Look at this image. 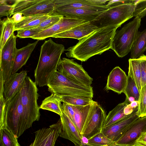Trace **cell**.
Listing matches in <instances>:
<instances>
[{
  "label": "cell",
  "instance_id": "37",
  "mask_svg": "<svg viewBox=\"0 0 146 146\" xmlns=\"http://www.w3.org/2000/svg\"><path fill=\"white\" fill-rule=\"evenodd\" d=\"M146 16V0H137L133 13V17L141 19Z\"/></svg>",
  "mask_w": 146,
  "mask_h": 146
},
{
  "label": "cell",
  "instance_id": "42",
  "mask_svg": "<svg viewBox=\"0 0 146 146\" xmlns=\"http://www.w3.org/2000/svg\"><path fill=\"white\" fill-rule=\"evenodd\" d=\"M14 8V5L7 4L0 5V17L6 16L9 17L11 14Z\"/></svg>",
  "mask_w": 146,
  "mask_h": 146
},
{
  "label": "cell",
  "instance_id": "50",
  "mask_svg": "<svg viewBox=\"0 0 146 146\" xmlns=\"http://www.w3.org/2000/svg\"><path fill=\"white\" fill-rule=\"evenodd\" d=\"M81 146H93L88 143H82Z\"/></svg>",
  "mask_w": 146,
  "mask_h": 146
},
{
  "label": "cell",
  "instance_id": "5",
  "mask_svg": "<svg viewBox=\"0 0 146 146\" xmlns=\"http://www.w3.org/2000/svg\"><path fill=\"white\" fill-rule=\"evenodd\" d=\"M141 21V19L135 17L120 30L116 31L111 49L119 57H123L131 52L136 40Z\"/></svg>",
  "mask_w": 146,
  "mask_h": 146
},
{
  "label": "cell",
  "instance_id": "49",
  "mask_svg": "<svg viewBox=\"0 0 146 146\" xmlns=\"http://www.w3.org/2000/svg\"><path fill=\"white\" fill-rule=\"evenodd\" d=\"M133 146H146V145L142 144L139 143H134Z\"/></svg>",
  "mask_w": 146,
  "mask_h": 146
},
{
  "label": "cell",
  "instance_id": "3",
  "mask_svg": "<svg viewBox=\"0 0 146 146\" xmlns=\"http://www.w3.org/2000/svg\"><path fill=\"white\" fill-rule=\"evenodd\" d=\"M47 86L51 94L60 96L78 95L93 98L92 86H86L76 83L67 78L58 71L54 72L49 80Z\"/></svg>",
  "mask_w": 146,
  "mask_h": 146
},
{
  "label": "cell",
  "instance_id": "30",
  "mask_svg": "<svg viewBox=\"0 0 146 146\" xmlns=\"http://www.w3.org/2000/svg\"><path fill=\"white\" fill-rule=\"evenodd\" d=\"M60 97L62 102L75 106H86L93 104L95 102L91 98L78 95L64 96Z\"/></svg>",
  "mask_w": 146,
  "mask_h": 146
},
{
  "label": "cell",
  "instance_id": "44",
  "mask_svg": "<svg viewBox=\"0 0 146 146\" xmlns=\"http://www.w3.org/2000/svg\"><path fill=\"white\" fill-rule=\"evenodd\" d=\"M21 13H17L14 14L11 18L13 19L15 24L19 23L22 21L24 19L25 16H23Z\"/></svg>",
  "mask_w": 146,
  "mask_h": 146
},
{
  "label": "cell",
  "instance_id": "45",
  "mask_svg": "<svg viewBox=\"0 0 146 146\" xmlns=\"http://www.w3.org/2000/svg\"><path fill=\"white\" fill-rule=\"evenodd\" d=\"M139 143L146 145V130L141 133L135 141L134 143Z\"/></svg>",
  "mask_w": 146,
  "mask_h": 146
},
{
  "label": "cell",
  "instance_id": "46",
  "mask_svg": "<svg viewBox=\"0 0 146 146\" xmlns=\"http://www.w3.org/2000/svg\"><path fill=\"white\" fill-rule=\"evenodd\" d=\"M136 109H133L128 104L124 108V113L126 115H128L131 114Z\"/></svg>",
  "mask_w": 146,
  "mask_h": 146
},
{
  "label": "cell",
  "instance_id": "40",
  "mask_svg": "<svg viewBox=\"0 0 146 146\" xmlns=\"http://www.w3.org/2000/svg\"><path fill=\"white\" fill-rule=\"evenodd\" d=\"M62 111L74 123V106L63 102L61 104Z\"/></svg>",
  "mask_w": 146,
  "mask_h": 146
},
{
  "label": "cell",
  "instance_id": "15",
  "mask_svg": "<svg viewBox=\"0 0 146 146\" xmlns=\"http://www.w3.org/2000/svg\"><path fill=\"white\" fill-rule=\"evenodd\" d=\"M27 76V71L22 70L19 73L12 74L4 82L3 96L6 102L10 100L19 90Z\"/></svg>",
  "mask_w": 146,
  "mask_h": 146
},
{
  "label": "cell",
  "instance_id": "35",
  "mask_svg": "<svg viewBox=\"0 0 146 146\" xmlns=\"http://www.w3.org/2000/svg\"><path fill=\"white\" fill-rule=\"evenodd\" d=\"M40 0H16L13 4L14 8L10 17L15 14L25 10L37 3Z\"/></svg>",
  "mask_w": 146,
  "mask_h": 146
},
{
  "label": "cell",
  "instance_id": "8",
  "mask_svg": "<svg viewBox=\"0 0 146 146\" xmlns=\"http://www.w3.org/2000/svg\"><path fill=\"white\" fill-rule=\"evenodd\" d=\"M58 71L70 80L86 86H90L93 79L82 66L72 59L62 58L57 66Z\"/></svg>",
  "mask_w": 146,
  "mask_h": 146
},
{
  "label": "cell",
  "instance_id": "20",
  "mask_svg": "<svg viewBox=\"0 0 146 146\" xmlns=\"http://www.w3.org/2000/svg\"><path fill=\"white\" fill-rule=\"evenodd\" d=\"M98 28L91 22L80 25L52 36L54 38H69L80 40L96 31Z\"/></svg>",
  "mask_w": 146,
  "mask_h": 146
},
{
  "label": "cell",
  "instance_id": "18",
  "mask_svg": "<svg viewBox=\"0 0 146 146\" xmlns=\"http://www.w3.org/2000/svg\"><path fill=\"white\" fill-rule=\"evenodd\" d=\"M110 7L107 5L95 4L91 0H54V9L79 8L103 11Z\"/></svg>",
  "mask_w": 146,
  "mask_h": 146
},
{
  "label": "cell",
  "instance_id": "16",
  "mask_svg": "<svg viewBox=\"0 0 146 146\" xmlns=\"http://www.w3.org/2000/svg\"><path fill=\"white\" fill-rule=\"evenodd\" d=\"M127 76L119 66L114 68L109 74L105 87L106 90H111L118 94L123 93L126 87Z\"/></svg>",
  "mask_w": 146,
  "mask_h": 146
},
{
  "label": "cell",
  "instance_id": "1",
  "mask_svg": "<svg viewBox=\"0 0 146 146\" xmlns=\"http://www.w3.org/2000/svg\"><path fill=\"white\" fill-rule=\"evenodd\" d=\"M118 27L113 26L98 28L66 50V56L85 62L94 55L102 54L111 48Z\"/></svg>",
  "mask_w": 146,
  "mask_h": 146
},
{
  "label": "cell",
  "instance_id": "36",
  "mask_svg": "<svg viewBox=\"0 0 146 146\" xmlns=\"http://www.w3.org/2000/svg\"><path fill=\"white\" fill-rule=\"evenodd\" d=\"M137 114L139 117L146 116V84L140 92Z\"/></svg>",
  "mask_w": 146,
  "mask_h": 146
},
{
  "label": "cell",
  "instance_id": "12",
  "mask_svg": "<svg viewBox=\"0 0 146 146\" xmlns=\"http://www.w3.org/2000/svg\"><path fill=\"white\" fill-rule=\"evenodd\" d=\"M138 107L131 114L115 124L102 128L101 132L115 143L139 117L137 114Z\"/></svg>",
  "mask_w": 146,
  "mask_h": 146
},
{
  "label": "cell",
  "instance_id": "39",
  "mask_svg": "<svg viewBox=\"0 0 146 146\" xmlns=\"http://www.w3.org/2000/svg\"><path fill=\"white\" fill-rule=\"evenodd\" d=\"M138 58L141 71L142 87L146 84V56L144 54Z\"/></svg>",
  "mask_w": 146,
  "mask_h": 146
},
{
  "label": "cell",
  "instance_id": "6",
  "mask_svg": "<svg viewBox=\"0 0 146 146\" xmlns=\"http://www.w3.org/2000/svg\"><path fill=\"white\" fill-rule=\"evenodd\" d=\"M135 3H124L111 7L91 22L98 28L113 26L119 27L133 17Z\"/></svg>",
  "mask_w": 146,
  "mask_h": 146
},
{
  "label": "cell",
  "instance_id": "29",
  "mask_svg": "<svg viewBox=\"0 0 146 146\" xmlns=\"http://www.w3.org/2000/svg\"><path fill=\"white\" fill-rule=\"evenodd\" d=\"M127 84L123 92L126 96L125 99L130 97L134 98L135 101H139L140 93L132 75L131 70L129 67Z\"/></svg>",
  "mask_w": 146,
  "mask_h": 146
},
{
  "label": "cell",
  "instance_id": "31",
  "mask_svg": "<svg viewBox=\"0 0 146 146\" xmlns=\"http://www.w3.org/2000/svg\"><path fill=\"white\" fill-rule=\"evenodd\" d=\"M0 146H21L17 138L6 127L0 128Z\"/></svg>",
  "mask_w": 146,
  "mask_h": 146
},
{
  "label": "cell",
  "instance_id": "13",
  "mask_svg": "<svg viewBox=\"0 0 146 146\" xmlns=\"http://www.w3.org/2000/svg\"><path fill=\"white\" fill-rule=\"evenodd\" d=\"M87 22H88L83 20L63 17L53 26L38 33L32 38L38 40H44Z\"/></svg>",
  "mask_w": 146,
  "mask_h": 146
},
{
  "label": "cell",
  "instance_id": "33",
  "mask_svg": "<svg viewBox=\"0 0 146 146\" xmlns=\"http://www.w3.org/2000/svg\"><path fill=\"white\" fill-rule=\"evenodd\" d=\"M88 143L93 146H111L115 143L101 132L88 139Z\"/></svg>",
  "mask_w": 146,
  "mask_h": 146
},
{
  "label": "cell",
  "instance_id": "26",
  "mask_svg": "<svg viewBox=\"0 0 146 146\" xmlns=\"http://www.w3.org/2000/svg\"><path fill=\"white\" fill-rule=\"evenodd\" d=\"M146 50V28L138 31L135 41L131 51L130 58H138L144 55Z\"/></svg>",
  "mask_w": 146,
  "mask_h": 146
},
{
  "label": "cell",
  "instance_id": "25",
  "mask_svg": "<svg viewBox=\"0 0 146 146\" xmlns=\"http://www.w3.org/2000/svg\"><path fill=\"white\" fill-rule=\"evenodd\" d=\"M61 102L60 96L55 94H52L42 101L40 108L53 112L60 116L62 114Z\"/></svg>",
  "mask_w": 146,
  "mask_h": 146
},
{
  "label": "cell",
  "instance_id": "19",
  "mask_svg": "<svg viewBox=\"0 0 146 146\" xmlns=\"http://www.w3.org/2000/svg\"><path fill=\"white\" fill-rule=\"evenodd\" d=\"M35 135L33 142L29 146H54L59 133L56 128H44L36 131Z\"/></svg>",
  "mask_w": 146,
  "mask_h": 146
},
{
  "label": "cell",
  "instance_id": "38",
  "mask_svg": "<svg viewBox=\"0 0 146 146\" xmlns=\"http://www.w3.org/2000/svg\"><path fill=\"white\" fill-rule=\"evenodd\" d=\"M7 104L3 94H0V128L6 127L5 116Z\"/></svg>",
  "mask_w": 146,
  "mask_h": 146
},
{
  "label": "cell",
  "instance_id": "47",
  "mask_svg": "<svg viewBox=\"0 0 146 146\" xmlns=\"http://www.w3.org/2000/svg\"><path fill=\"white\" fill-rule=\"evenodd\" d=\"M129 106L133 109H135L138 107V101H135L129 104Z\"/></svg>",
  "mask_w": 146,
  "mask_h": 146
},
{
  "label": "cell",
  "instance_id": "32",
  "mask_svg": "<svg viewBox=\"0 0 146 146\" xmlns=\"http://www.w3.org/2000/svg\"><path fill=\"white\" fill-rule=\"evenodd\" d=\"M129 64V67L131 69L134 80L140 93L142 88L141 74L139 60L138 58H130Z\"/></svg>",
  "mask_w": 146,
  "mask_h": 146
},
{
  "label": "cell",
  "instance_id": "22",
  "mask_svg": "<svg viewBox=\"0 0 146 146\" xmlns=\"http://www.w3.org/2000/svg\"><path fill=\"white\" fill-rule=\"evenodd\" d=\"M54 8V0H40L29 8L21 12L24 16L42 14L52 15Z\"/></svg>",
  "mask_w": 146,
  "mask_h": 146
},
{
  "label": "cell",
  "instance_id": "48",
  "mask_svg": "<svg viewBox=\"0 0 146 146\" xmlns=\"http://www.w3.org/2000/svg\"><path fill=\"white\" fill-rule=\"evenodd\" d=\"M133 145L118 144L115 143L111 146H133Z\"/></svg>",
  "mask_w": 146,
  "mask_h": 146
},
{
  "label": "cell",
  "instance_id": "24",
  "mask_svg": "<svg viewBox=\"0 0 146 146\" xmlns=\"http://www.w3.org/2000/svg\"><path fill=\"white\" fill-rule=\"evenodd\" d=\"M51 15L42 14L25 16L22 21L15 24L14 31L32 29L38 26Z\"/></svg>",
  "mask_w": 146,
  "mask_h": 146
},
{
  "label": "cell",
  "instance_id": "4",
  "mask_svg": "<svg viewBox=\"0 0 146 146\" xmlns=\"http://www.w3.org/2000/svg\"><path fill=\"white\" fill-rule=\"evenodd\" d=\"M6 127L19 138L31 127L25 116L22 104L20 90L7 104Z\"/></svg>",
  "mask_w": 146,
  "mask_h": 146
},
{
  "label": "cell",
  "instance_id": "41",
  "mask_svg": "<svg viewBox=\"0 0 146 146\" xmlns=\"http://www.w3.org/2000/svg\"><path fill=\"white\" fill-rule=\"evenodd\" d=\"M16 37L20 38H32L38 33L33 29H23L18 30Z\"/></svg>",
  "mask_w": 146,
  "mask_h": 146
},
{
  "label": "cell",
  "instance_id": "21",
  "mask_svg": "<svg viewBox=\"0 0 146 146\" xmlns=\"http://www.w3.org/2000/svg\"><path fill=\"white\" fill-rule=\"evenodd\" d=\"M39 40L17 49L12 70V74L17 73L25 65L35 49Z\"/></svg>",
  "mask_w": 146,
  "mask_h": 146
},
{
  "label": "cell",
  "instance_id": "7",
  "mask_svg": "<svg viewBox=\"0 0 146 146\" xmlns=\"http://www.w3.org/2000/svg\"><path fill=\"white\" fill-rule=\"evenodd\" d=\"M21 100L26 118L32 126L33 123L38 121L40 113L37 100L39 96L38 89L35 82L27 76L20 90Z\"/></svg>",
  "mask_w": 146,
  "mask_h": 146
},
{
  "label": "cell",
  "instance_id": "17",
  "mask_svg": "<svg viewBox=\"0 0 146 146\" xmlns=\"http://www.w3.org/2000/svg\"><path fill=\"white\" fill-rule=\"evenodd\" d=\"M146 130V116L139 117L115 143L133 145L141 133Z\"/></svg>",
  "mask_w": 146,
  "mask_h": 146
},
{
  "label": "cell",
  "instance_id": "43",
  "mask_svg": "<svg viewBox=\"0 0 146 146\" xmlns=\"http://www.w3.org/2000/svg\"><path fill=\"white\" fill-rule=\"evenodd\" d=\"M137 0H109L106 4L110 7L120 4L126 3H135Z\"/></svg>",
  "mask_w": 146,
  "mask_h": 146
},
{
  "label": "cell",
  "instance_id": "27",
  "mask_svg": "<svg viewBox=\"0 0 146 146\" xmlns=\"http://www.w3.org/2000/svg\"><path fill=\"white\" fill-rule=\"evenodd\" d=\"M0 51L15 31V23L11 18L7 17L0 20Z\"/></svg>",
  "mask_w": 146,
  "mask_h": 146
},
{
  "label": "cell",
  "instance_id": "2",
  "mask_svg": "<svg viewBox=\"0 0 146 146\" xmlns=\"http://www.w3.org/2000/svg\"><path fill=\"white\" fill-rule=\"evenodd\" d=\"M65 50L63 45L54 42L50 38L45 41L41 47L38 62L35 70V82L37 85L47 86L51 76L57 71L61 55Z\"/></svg>",
  "mask_w": 146,
  "mask_h": 146
},
{
  "label": "cell",
  "instance_id": "9",
  "mask_svg": "<svg viewBox=\"0 0 146 146\" xmlns=\"http://www.w3.org/2000/svg\"><path fill=\"white\" fill-rule=\"evenodd\" d=\"M106 115L102 107L95 101L83 128L81 135L89 139L101 132Z\"/></svg>",
  "mask_w": 146,
  "mask_h": 146
},
{
  "label": "cell",
  "instance_id": "23",
  "mask_svg": "<svg viewBox=\"0 0 146 146\" xmlns=\"http://www.w3.org/2000/svg\"><path fill=\"white\" fill-rule=\"evenodd\" d=\"M129 104L128 101L125 100L111 111L106 116L102 128L113 125L128 116L124 114V110L125 107Z\"/></svg>",
  "mask_w": 146,
  "mask_h": 146
},
{
  "label": "cell",
  "instance_id": "14",
  "mask_svg": "<svg viewBox=\"0 0 146 146\" xmlns=\"http://www.w3.org/2000/svg\"><path fill=\"white\" fill-rule=\"evenodd\" d=\"M103 12L79 8L54 9L52 15H59L91 22Z\"/></svg>",
  "mask_w": 146,
  "mask_h": 146
},
{
  "label": "cell",
  "instance_id": "10",
  "mask_svg": "<svg viewBox=\"0 0 146 146\" xmlns=\"http://www.w3.org/2000/svg\"><path fill=\"white\" fill-rule=\"evenodd\" d=\"M16 36L13 33L0 51V70L2 71L4 82L12 75V70L17 49Z\"/></svg>",
  "mask_w": 146,
  "mask_h": 146
},
{
  "label": "cell",
  "instance_id": "11",
  "mask_svg": "<svg viewBox=\"0 0 146 146\" xmlns=\"http://www.w3.org/2000/svg\"><path fill=\"white\" fill-rule=\"evenodd\" d=\"M62 112V115L58 121L49 127L58 129L60 137L71 141L76 146H81L82 143V137L74 123Z\"/></svg>",
  "mask_w": 146,
  "mask_h": 146
},
{
  "label": "cell",
  "instance_id": "28",
  "mask_svg": "<svg viewBox=\"0 0 146 146\" xmlns=\"http://www.w3.org/2000/svg\"><path fill=\"white\" fill-rule=\"evenodd\" d=\"M94 103L84 106H74V123L80 134Z\"/></svg>",
  "mask_w": 146,
  "mask_h": 146
},
{
  "label": "cell",
  "instance_id": "34",
  "mask_svg": "<svg viewBox=\"0 0 146 146\" xmlns=\"http://www.w3.org/2000/svg\"><path fill=\"white\" fill-rule=\"evenodd\" d=\"M63 17L59 15H51L38 26L30 29H33L38 33L50 27L58 22Z\"/></svg>",
  "mask_w": 146,
  "mask_h": 146
}]
</instances>
